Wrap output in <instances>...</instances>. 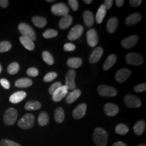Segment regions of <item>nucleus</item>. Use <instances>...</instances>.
<instances>
[{
	"instance_id": "1",
	"label": "nucleus",
	"mask_w": 146,
	"mask_h": 146,
	"mask_svg": "<svg viewBox=\"0 0 146 146\" xmlns=\"http://www.w3.org/2000/svg\"><path fill=\"white\" fill-rule=\"evenodd\" d=\"M93 139L97 146H106L108 136L104 129L98 127L94 130Z\"/></svg>"
},
{
	"instance_id": "2",
	"label": "nucleus",
	"mask_w": 146,
	"mask_h": 146,
	"mask_svg": "<svg viewBox=\"0 0 146 146\" xmlns=\"http://www.w3.org/2000/svg\"><path fill=\"white\" fill-rule=\"evenodd\" d=\"M35 124L34 115L30 113L26 114L18 121V125L23 129H30Z\"/></svg>"
},
{
	"instance_id": "3",
	"label": "nucleus",
	"mask_w": 146,
	"mask_h": 146,
	"mask_svg": "<svg viewBox=\"0 0 146 146\" xmlns=\"http://www.w3.org/2000/svg\"><path fill=\"white\" fill-rule=\"evenodd\" d=\"M18 31L22 34V36H26L31 39L33 41H35L36 35L34 30L26 23H21L18 27Z\"/></svg>"
},
{
	"instance_id": "4",
	"label": "nucleus",
	"mask_w": 146,
	"mask_h": 146,
	"mask_svg": "<svg viewBox=\"0 0 146 146\" xmlns=\"http://www.w3.org/2000/svg\"><path fill=\"white\" fill-rule=\"evenodd\" d=\"M18 118V112L16 109L13 108H10L5 111L4 116H3V121L5 125H13L16 123Z\"/></svg>"
},
{
	"instance_id": "5",
	"label": "nucleus",
	"mask_w": 146,
	"mask_h": 146,
	"mask_svg": "<svg viewBox=\"0 0 146 146\" xmlns=\"http://www.w3.org/2000/svg\"><path fill=\"white\" fill-rule=\"evenodd\" d=\"M51 11L54 15L64 16L68 14L69 8L65 3H59L53 5L51 8Z\"/></svg>"
},
{
	"instance_id": "6",
	"label": "nucleus",
	"mask_w": 146,
	"mask_h": 146,
	"mask_svg": "<svg viewBox=\"0 0 146 146\" xmlns=\"http://www.w3.org/2000/svg\"><path fill=\"white\" fill-rule=\"evenodd\" d=\"M126 61L128 64L139 66L143 62V58L136 53H129L126 56Z\"/></svg>"
},
{
	"instance_id": "7",
	"label": "nucleus",
	"mask_w": 146,
	"mask_h": 146,
	"mask_svg": "<svg viewBox=\"0 0 146 146\" xmlns=\"http://www.w3.org/2000/svg\"><path fill=\"white\" fill-rule=\"evenodd\" d=\"M98 94L103 97H114L116 96L118 91L114 87L106 85H100L98 88Z\"/></svg>"
},
{
	"instance_id": "8",
	"label": "nucleus",
	"mask_w": 146,
	"mask_h": 146,
	"mask_svg": "<svg viewBox=\"0 0 146 146\" xmlns=\"http://www.w3.org/2000/svg\"><path fill=\"white\" fill-rule=\"evenodd\" d=\"M76 72L74 70H70L66 76V86L68 87V90H74L76 89L75 84Z\"/></svg>"
},
{
	"instance_id": "9",
	"label": "nucleus",
	"mask_w": 146,
	"mask_h": 146,
	"mask_svg": "<svg viewBox=\"0 0 146 146\" xmlns=\"http://www.w3.org/2000/svg\"><path fill=\"white\" fill-rule=\"evenodd\" d=\"M68 89L66 85H62L58 89L54 91L52 94V99L54 102H58L61 101L68 94Z\"/></svg>"
},
{
	"instance_id": "10",
	"label": "nucleus",
	"mask_w": 146,
	"mask_h": 146,
	"mask_svg": "<svg viewBox=\"0 0 146 146\" xmlns=\"http://www.w3.org/2000/svg\"><path fill=\"white\" fill-rule=\"evenodd\" d=\"M83 33V27L80 25H77L71 29L68 35V39L70 41H75L82 35Z\"/></svg>"
},
{
	"instance_id": "11",
	"label": "nucleus",
	"mask_w": 146,
	"mask_h": 146,
	"mask_svg": "<svg viewBox=\"0 0 146 146\" xmlns=\"http://www.w3.org/2000/svg\"><path fill=\"white\" fill-rule=\"evenodd\" d=\"M125 103L129 108H139L141 103L137 97L133 95H127L125 98Z\"/></svg>"
},
{
	"instance_id": "12",
	"label": "nucleus",
	"mask_w": 146,
	"mask_h": 146,
	"mask_svg": "<svg viewBox=\"0 0 146 146\" xmlns=\"http://www.w3.org/2000/svg\"><path fill=\"white\" fill-rule=\"evenodd\" d=\"M87 41L90 47H95L98 43V35L95 29H90L87 33Z\"/></svg>"
},
{
	"instance_id": "13",
	"label": "nucleus",
	"mask_w": 146,
	"mask_h": 146,
	"mask_svg": "<svg viewBox=\"0 0 146 146\" xmlns=\"http://www.w3.org/2000/svg\"><path fill=\"white\" fill-rule=\"evenodd\" d=\"M87 110V105L85 104H81L76 107L72 111V116L75 119H81L85 115Z\"/></svg>"
},
{
	"instance_id": "14",
	"label": "nucleus",
	"mask_w": 146,
	"mask_h": 146,
	"mask_svg": "<svg viewBox=\"0 0 146 146\" xmlns=\"http://www.w3.org/2000/svg\"><path fill=\"white\" fill-rule=\"evenodd\" d=\"M131 74V71L129 69L123 68L120 69L116 72L115 79L117 81L118 83H123L126 81L127 78H129Z\"/></svg>"
},
{
	"instance_id": "15",
	"label": "nucleus",
	"mask_w": 146,
	"mask_h": 146,
	"mask_svg": "<svg viewBox=\"0 0 146 146\" xmlns=\"http://www.w3.org/2000/svg\"><path fill=\"white\" fill-rule=\"evenodd\" d=\"M138 36L137 35H132L125 38L121 42V45L126 49H131L134 47L138 42Z\"/></svg>"
},
{
	"instance_id": "16",
	"label": "nucleus",
	"mask_w": 146,
	"mask_h": 146,
	"mask_svg": "<svg viewBox=\"0 0 146 146\" xmlns=\"http://www.w3.org/2000/svg\"><path fill=\"white\" fill-rule=\"evenodd\" d=\"M103 49H102L101 47H96V48L93 51V52L91 53L90 56H89V62L91 64H95L98 62L100 58H102V55H103Z\"/></svg>"
},
{
	"instance_id": "17",
	"label": "nucleus",
	"mask_w": 146,
	"mask_h": 146,
	"mask_svg": "<svg viewBox=\"0 0 146 146\" xmlns=\"http://www.w3.org/2000/svg\"><path fill=\"white\" fill-rule=\"evenodd\" d=\"M119 112V108L114 104L108 103L104 106V112L108 116H114Z\"/></svg>"
},
{
	"instance_id": "18",
	"label": "nucleus",
	"mask_w": 146,
	"mask_h": 146,
	"mask_svg": "<svg viewBox=\"0 0 146 146\" xmlns=\"http://www.w3.org/2000/svg\"><path fill=\"white\" fill-rule=\"evenodd\" d=\"M26 96L27 94L25 91H18V92L11 95L10 97V101L13 104H18L23 101L26 98Z\"/></svg>"
},
{
	"instance_id": "19",
	"label": "nucleus",
	"mask_w": 146,
	"mask_h": 146,
	"mask_svg": "<svg viewBox=\"0 0 146 146\" xmlns=\"http://www.w3.org/2000/svg\"><path fill=\"white\" fill-rule=\"evenodd\" d=\"M141 16L139 13H134L127 16L125 20V23L127 25L131 26V25H135L137 24L141 21Z\"/></svg>"
},
{
	"instance_id": "20",
	"label": "nucleus",
	"mask_w": 146,
	"mask_h": 146,
	"mask_svg": "<svg viewBox=\"0 0 146 146\" xmlns=\"http://www.w3.org/2000/svg\"><path fill=\"white\" fill-rule=\"evenodd\" d=\"M72 18L69 14L62 16V18L60 19L59 23V27L61 29H68L69 27L72 25Z\"/></svg>"
},
{
	"instance_id": "21",
	"label": "nucleus",
	"mask_w": 146,
	"mask_h": 146,
	"mask_svg": "<svg viewBox=\"0 0 146 146\" xmlns=\"http://www.w3.org/2000/svg\"><path fill=\"white\" fill-rule=\"evenodd\" d=\"M83 18L84 23L87 27H91L93 26L94 23V16L92 12L90 11H85L83 14Z\"/></svg>"
},
{
	"instance_id": "22",
	"label": "nucleus",
	"mask_w": 146,
	"mask_h": 146,
	"mask_svg": "<svg viewBox=\"0 0 146 146\" xmlns=\"http://www.w3.org/2000/svg\"><path fill=\"white\" fill-rule=\"evenodd\" d=\"M20 41H21L22 45H23L27 50H28L29 51H32L34 50V42L31 39H29V38L26 37V36H21V37H20Z\"/></svg>"
},
{
	"instance_id": "23",
	"label": "nucleus",
	"mask_w": 146,
	"mask_h": 146,
	"mask_svg": "<svg viewBox=\"0 0 146 146\" xmlns=\"http://www.w3.org/2000/svg\"><path fill=\"white\" fill-rule=\"evenodd\" d=\"M118 21L116 18L113 17L111 18L110 19H109L106 25L108 31L110 33H114L118 27Z\"/></svg>"
},
{
	"instance_id": "24",
	"label": "nucleus",
	"mask_w": 146,
	"mask_h": 146,
	"mask_svg": "<svg viewBox=\"0 0 146 146\" xmlns=\"http://www.w3.org/2000/svg\"><path fill=\"white\" fill-rule=\"evenodd\" d=\"M145 129V122L143 120H139V121L137 122L134 127H133V130L137 135H141L143 134Z\"/></svg>"
},
{
	"instance_id": "25",
	"label": "nucleus",
	"mask_w": 146,
	"mask_h": 146,
	"mask_svg": "<svg viewBox=\"0 0 146 146\" xmlns=\"http://www.w3.org/2000/svg\"><path fill=\"white\" fill-rule=\"evenodd\" d=\"M116 62V56L114 54L110 55L107 59L106 60L104 64L103 68L104 70H109L111 67H112Z\"/></svg>"
},
{
	"instance_id": "26",
	"label": "nucleus",
	"mask_w": 146,
	"mask_h": 146,
	"mask_svg": "<svg viewBox=\"0 0 146 146\" xmlns=\"http://www.w3.org/2000/svg\"><path fill=\"white\" fill-rule=\"evenodd\" d=\"M32 84L33 81L30 78H24L17 80L15 83V85L16 87H19V88H27V87L31 86Z\"/></svg>"
},
{
	"instance_id": "27",
	"label": "nucleus",
	"mask_w": 146,
	"mask_h": 146,
	"mask_svg": "<svg viewBox=\"0 0 146 146\" xmlns=\"http://www.w3.org/2000/svg\"><path fill=\"white\" fill-rule=\"evenodd\" d=\"M106 14V9L104 7V5L102 4L98 9V12L96 14V21L98 24H101Z\"/></svg>"
},
{
	"instance_id": "28",
	"label": "nucleus",
	"mask_w": 146,
	"mask_h": 146,
	"mask_svg": "<svg viewBox=\"0 0 146 146\" xmlns=\"http://www.w3.org/2000/svg\"><path fill=\"white\" fill-rule=\"evenodd\" d=\"M81 94V91L79 89H74L70 93L68 97L66 98V102L68 104H72L74 102L79 98Z\"/></svg>"
},
{
	"instance_id": "29",
	"label": "nucleus",
	"mask_w": 146,
	"mask_h": 146,
	"mask_svg": "<svg viewBox=\"0 0 146 146\" xmlns=\"http://www.w3.org/2000/svg\"><path fill=\"white\" fill-rule=\"evenodd\" d=\"M83 64V61L79 58H69L67 61V65L69 67L73 68H79Z\"/></svg>"
},
{
	"instance_id": "30",
	"label": "nucleus",
	"mask_w": 146,
	"mask_h": 146,
	"mask_svg": "<svg viewBox=\"0 0 146 146\" xmlns=\"http://www.w3.org/2000/svg\"><path fill=\"white\" fill-rule=\"evenodd\" d=\"M65 118V114L64 111L62 109V108H58L55 111L54 114V118L55 120L58 123H61L64 120Z\"/></svg>"
},
{
	"instance_id": "31",
	"label": "nucleus",
	"mask_w": 146,
	"mask_h": 146,
	"mask_svg": "<svg viewBox=\"0 0 146 146\" xmlns=\"http://www.w3.org/2000/svg\"><path fill=\"white\" fill-rule=\"evenodd\" d=\"M33 23L39 28H43L47 25V20L41 16H34L32 18Z\"/></svg>"
},
{
	"instance_id": "32",
	"label": "nucleus",
	"mask_w": 146,
	"mask_h": 146,
	"mask_svg": "<svg viewBox=\"0 0 146 146\" xmlns=\"http://www.w3.org/2000/svg\"><path fill=\"white\" fill-rule=\"evenodd\" d=\"M49 120H50V118H49L48 114L46 112H43L40 113L39 117H38V123L40 126L44 127V126L47 125L49 123Z\"/></svg>"
},
{
	"instance_id": "33",
	"label": "nucleus",
	"mask_w": 146,
	"mask_h": 146,
	"mask_svg": "<svg viewBox=\"0 0 146 146\" xmlns=\"http://www.w3.org/2000/svg\"><path fill=\"white\" fill-rule=\"evenodd\" d=\"M41 108V104L39 102L29 101L25 104V109L27 110H36Z\"/></svg>"
},
{
	"instance_id": "34",
	"label": "nucleus",
	"mask_w": 146,
	"mask_h": 146,
	"mask_svg": "<svg viewBox=\"0 0 146 146\" xmlns=\"http://www.w3.org/2000/svg\"><path fill=\"white\" fill-rule=\"evenodd\" d=\"M129 131V128L125 124L120 123L116 125L115 127V132H116L118 135H124L127 134Z\"/></svg>"
},
{
	"instance_id": "35",
	"label": "nucleus",
	"mask_w": 146,
	"mask_h": 146,
	"mask_svg": "<svg viewBox=\"0 0 146 146\" xmlns=\"http://www.w3.org/2000/svg\"><path fill=\"white\" fill-rule=\"evenodd\" d=\"M42 57H43V59L45 62H46L48 65L54 64V58H53L50 52H47V51L43 52V54H42Z\"/></svg>"
},
{
	"instance_id": "36",
	"label": "nucleus",
	"mask_w": 146,
	"mask_h": 146,
	"mask_svg": "<svg viewBox=\"0 0 146 146\" xmlns=\"http://www.w3.org/2000/svg\"><path fill=\"white\" fill-rule=\"evenodd\" d=\"M20 66L17 62L11 63L8 67V72L10 74H15L19 71Z\"/></svg>"
},
{
	"instance_id": "37",
	"label": "nucleus",
	"mask_w": 146,
	"mask_h": 146,
	"mask_svg": "<svg viewBox=\"0 0 146 146\" xmlns=\"http://www.w3.org/2000/svg\"><path fill=\"white\" fill-rule=\"evenodd\" d=\"M12 48V45L9 41H3L0 42V53L8 52Z\"/></svg>"
},
{
	"instance_id": "38",
	"label": "nucleus",
	"mask_w": 146,
	"mask_h": 146,
	"mask_svg": "<svg viewBox=\"0 0 146 146\" xmlns=\"http://www.w3.org/2000/svg\"><path fill=\"white\" fill-rule=\"evenodd\" d=\"M58 35V32L54 29H47L43 33V36L45 39H50Z\"/></svg>"
},
{
	"instance_id": "39",
	"label": "nucleus",
	"mask_w": 146,
	"mask_h": 146,
	"mask_svg": "<svg viewBox=\"0 0 146 146\" xmlns=\"http://www.w3.org/2000/svg\"><path fill=\"white\" fill-rule=\"evenodd\" d=\"M57 76L58 74L56 72H49L44 76V78H43V81L45 82H47V83H48V82H51L57 77Z\"/></svg>"
},
{
	"instance_id": "40",
	"label": "nucleus",
	"mask_w": 146,
	"mask_h": 146,
	"mask_svg": "<svg viewBox=\"0 0 146 146\" xmlns=\"http://www.w3.org/2000/svg\"><path fill=\"white\" fill-rule=\"evenodd\" d=\"M0 146H21L19 144L8 139H2L0 141Z\"/></svg>"
},
{
	"instance_id": "41",
	"label": "nucleus",
	"mask_w": 146,
	"mask_h": 146,
	"mask_svg": "<svg viewBox=\"0 0 146 146\" xmlns=\"http://www.w3.org/2000/svg\"><path fill=\"white\" fill-rule=\"evenodd\" d=\"M27 74L32 77H35L39 74V70L36 68H29L27 71Z\"/></svg>"
},
{
	"instance_id": "42",
	"label": "nucleus",
	"mask_w": 146,
	"mask_h": 146,
	"mask_svg": "<svg viewBox=\"0 0 146 146\" xmlns=\"http://www.w3.org/2000/svg\"><path fill=\"white\" fill-rule=\"evenodd\" d=\"M61 86H62V84L60 82H57V83L52 84V85L50 86V88H49V93H50L51 95H52L56 89H58Z\"/></svg>"
},
{
	"instance_id": "43",
	"label": "nucleus",
	"mask_w": 146,
	"mask_h": 146,
	"mask_svg": "<svg viewBox=\"0 0 146 146\" xmlns=\"http://www.w3.org/2000/svg\"><path fill=\"white\" fill-rule=\"evenodd\" d=\"M134 90L135 92L137 93H141L143 92V91H145L146 90V85L145 83H141L140 85H137L134 87Z\"/></svg>"
},
{
	"instance_id": "44",
	"label": "nucleus",
	"mask_w": 146,
	"mask_h": 146,
	"mask_svg": "<svg viewBox=\"0 0 146 146\" xmlns=\"http://www.w3.org/2000/svg\"><path fill=\"white\" fill-rule=\"evenodd\" d=\"M75 45L70 43H66L64 46V50L66 52H72V51H74L75 50Z\"/></svg>"
},
{
	"instance_id": "45",
	"label": "nucleus",
	"mask_w": 146,
	"mask_h": 146,
	"mask_svg": "<svg viewBox=\"0 0 146 146\" xmlns=\"http://www.w3.org/2000/svg\"><path fill=\"white\" fill-rule=\"evenodd\" d=\"M68 3L73 11H76L78 9V3L76 0H69Z\"/></svg>"
},
{
	"instance_id": "46",
	"label": "nucleus",
	"mask_w": 146,
	"mask_h": 146,
	"mask_svg": "<svg viewBox=\"0 0 146 146\" xmlns=\"http://www.w3.org/2000/svg\"><path fill=\"white\" fill-rule=\"evenodd\" d=\"M0 84H1V86H2L3 88H5V89H10V82H9L7 79H5V78H1V79H0Z\"/></svg>"
},
{
	"instance_id": "47",
	"label": "nucleus",
	"mask_w": 146,
	"mask_h": 146,
	"mask_svg": "<svg viewBox=\"0 0 146 146\" xmlns=\"http://www.w3.org/2000/svg\"><path fill=\"white\" fill-rule=\"evenodd\" d=\"M142 3L141 0H130L129 4L132 7H137Z\"/></svg>"
},
{
	"instance_id": "48",
	"label": "nucleus",
	"mask_w": 146,
	"mask_h": 146,
	"mask_svg": "<svg viewBox=\"0 0 146 146\" xmlns=\"http://www.w3.org/2000/svg\"><path fill=\"white\" fill-rule=\"evenodd\" d=\"M113 3L112 0H106L104 1V3H103V5H104V7L106 10H109V9L111 8Z\"/></svg>"
},
{
	"instance_id": "49",
	"label": "nucleus",
	"mask_w": 146,
	"mask_h": 146,
	"mask_svg": "<svg viewBox=\"0 0 146 146\" xmlns=\"http://www.w3.org/2000/svg\"><path fill=\"white\" fill-rule=\"evenodd\" d=\"M9 1L8 0H0V6L3 8H7L8 5Z\"/></svg>"
},
{
	"instance_id": "50",
	"label": "nucleus",
	"mask_w": 146,
	"mask_h": 146,
	"mask_svg": "<svg viewBox=\"0 0 146 146\" xmlns=\"http://www.w3.org/2000/svg\"><path fill=\"white\" fill-rule=\"evenodd\" d=\"M123 3H124L123 0H116V6L118 7V8H120V7L123 6Z\"/></svg>"
},
{
	"instance_id": "51",
	"label": "nucleus",
	"mask_w": 146,
	"mask_h": 146,
	"mask_svg": "<svg viewBox=\"0 0 146 146\" xmlns=\"http://www.w3.org/2000/svg\"><path fill=\"white\" fill-rule=\"evenodd\" d=\"M113 146H127V145L122 141H118L113 144Z\"/></svg>"
},
{
	"instance_id": "52",
	"label": "nucleus",
	"mask_w": 146,
	"mask_h": 146,
	"mask_svg": "<svg viewBox=\"0 0 146 146\" xmlns=\"http://www.w3.org/2000/svg\"><path fill=\"white\" fill-rule=\"evenodd\" d=\"M84 3H87V4H89V3H91L92 2V0H84Z\"/></svg>"
},
{
	"instance_id": "53",
	"label": "nucleus",
	"mask_w": 146,
	"mask_h": 146,
	"mask_svg": "<svg viewBox=\"0 0 146 146\" xmlns=\"http://www.w3.org/2000/svg\"><path fill=\"white\" fill-rule=\"evenodd\" d=\"M54 0H50H50H47V2H54Z\"/></svg>"
},
{
	"instance_id": "54",
	"label": "nucleus",
	"mask_w": 146,
	"mask_h": 146,
	"mask_svg": "<svg viewBox=\"0 0 146 146\" xmlns=\"http://www.w3.org/2000/svg\"><path fill=\"white\" fill-rule=\"evenodd\" d=\"M1 70H2V67H1V65L0 64V73H1Z\"/></svg>"
},
{
	"instance_id": "55",
	"label": "nucleus",
	"mask_w": 146,
	"mask_h": 146,
	"mask_svg": "<svg viewBox=\"0 0 146 146\" xmlns=\"http://www.w3.org/2000/svg\"><path fill=\"white\" fill-rule=\"evenodd\" d=\"M137 146H146L145 144H141V145H139Z\"/></svg>"
}]
</instances>
